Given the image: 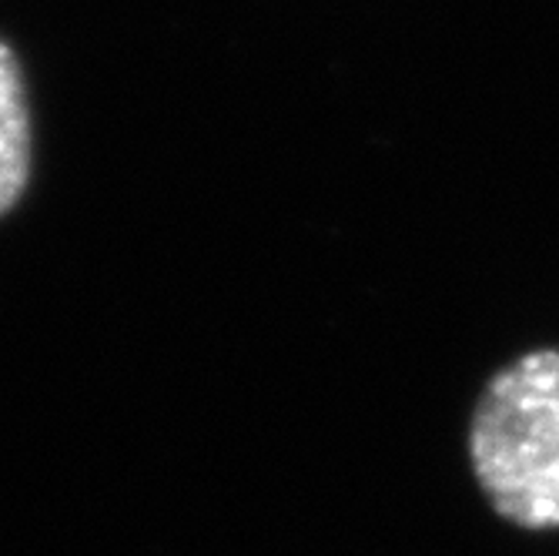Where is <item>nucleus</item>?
Wrapping results in <instances>:
<instances>
[{
	"label": "nucleus",
	"mask_w": 559,
	"mask_h": 556,
	"mask_svg": "<svg viewBox=\"0 0 559 556\" xmlns=\"http://www.w3.org/2000/svg\"><path fill=\"white\" fill-rule=\"evenodd\" d=\"M466 446L496 517L559 530V348H533L483 386Z\"/></svg>",
	"instance_id": "obj_1"
},
{
	"label": "nucleus",
	"mask_w": 559,
	"mask_h": 556,
	"mask_svg": "<svg viewBox=\"0 0 559 556\" xmlns=\"http://www.w3.org/2000/svg\"><path fill=\"white\" fill-rule=\"evenodd\" d=\"M31 181V108L21 61L0 40V218L17 209Z\"/></svg>",
	"instance_id": "obj_2"
}]
</instances>
